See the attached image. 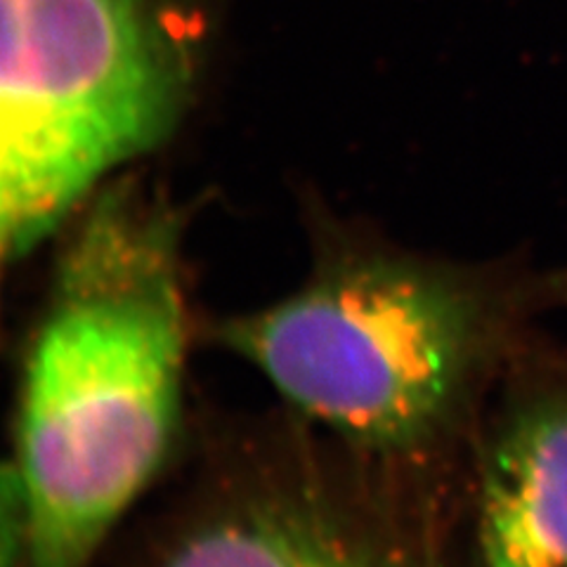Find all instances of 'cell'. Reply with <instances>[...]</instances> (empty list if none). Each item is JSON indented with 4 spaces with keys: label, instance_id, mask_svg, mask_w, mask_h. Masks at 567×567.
<instances>
[{
    "label": "cell",
    "instance_id": "cell-1",
    "mask_svg": "<svg viewBox=\"0 0 567 567\" xmlns=\"http://www.w3.org/2000/svg\"><path fill=\"white\" fill-rule=\"evenodd\" d=\"M187 339L177 216L104 192L60 248L27 354L0 475L17 565L87 567L152 485L181 425Z\"/></svg>",
    "mask_w": 567,
    "mask_h": 567
},
{
    "label": "cell",
    "instance_id": "cell-2",
    "mask_svg": "<svg viewBox=\"0 0 567 567\" xmlns=\"http://www.w3.org/2000/svg\"><path fill=\"white\" fill-rule=\"evenodd\" d=\"M527 298L492 272L393 246H324L298 289L213 341L315 433L369 466L433 454L471 412Z\"/></svg>",
    "mask_w": 567,
    "mask_h": 567
},
{
    "label": "cell",
    "instance_id": "cell-3",
    "mask_svg": "<svg viewBox=\"0 0 567 567\" xmlns=\"http://www.w3.org/2000/svg\"><path fill=\"white\" fill-rule=\"evenodd\" d=\"M183 39L156 0H0V265L171 131Z\"/></svg>",
    "mask_w": 567,
    "mask_h": 567
},
{
    "label": "cell",
    "instance_id": "cell-4",
    "mask_svg": "<svg viewBox=\"0 0 567 567\" xmlns=\"http://www.w3.org/2000/svg\"><path fill=\"white\" fill-rule=\"evenodd\" d=\"M374 471L329 440L268 437L206 475L142 567H435Z\"/></svg>",
    "mask_w": 567,
    "mask_h": 567
},
{
    "label": "cell",
    "instance_id": "cell-5",
    "mask_svg": "<svg viewBox=\"0 0 567 567\" xmlns=\"http://www.w3.org/2000/svg\"><path fill=\"white\" fill-rule=\"evenodd\" d=\"M477 567H567V383L520 390L477 473Z\"/></svg>",
    "mask_w": 567,
    "mask_h": 567
}]
</instances>
